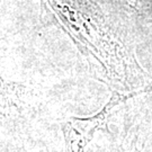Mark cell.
Masks as SVG:
<instances>
[{
	"instance_id": "3957f363",
	"label": "cell",
	"mask_w": 152,
	"mask_h": 152,
	"mask_svg": "<svg viewBox=\"0 0 152 152\" xmlns=\"http://www.w3.org/2000/svg\"><path fill=\"white\" fill-rule=\"evenodd\" d=\"M134 33L136 28L152 34V0H104Z\"/></svg>"
},
{
	"instance_id": "277c9868",
	"label": "cell",
	"mask_w": 152,
	"mask_h": 152,
	"mask_svg": "<svg viewBox=\"0 0 152 152\" xmlns=\"http://www.w3.org/2000/svg\"><path fill=\"white\" fill-rule=\"evenodd\" d=\"M141 142L139 141V134L129 135L113 152H142Z\"/></svg>"
},
{
	"instance_id": "7a4b0ae2",
	"label": "cell",
	"mask_w": 152,
	"mask_h": 152,
	"mask_svg": "<svg viewBox=\"0 0 152 152\" xmlns=\"http://www.w3.org/2000/svg\"><path fill=\"white\" fill-rule=\"evenodd\" d=\"M126 98V96L113 92L108 104L99 113L90 117H72L63 123L62 131L65 140L64 152H85L88 142L95 132L103 129L109 112Z\"/></svg>"
},
{
	"instance_id": "6da1fadb",
	"label": "cell",
	"mask_w": 152,
	"mask_h": 152,
	"mask_svg": "<svg viewBox=\"0 0 152 152\" xmlns=\"http://www.w3.org/2000/svg\"><path fill=\"white\" fill-rule=\"evenodd\" d=\"M43 17L62 29L95 77L126 97L152 89L135 55L134 33L104 0H39Z\"/></svg>"
}]
</instances>
